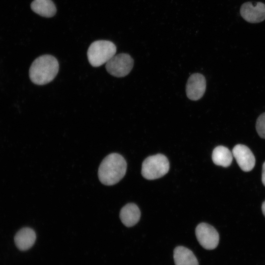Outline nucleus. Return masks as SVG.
<instances>
[{
    "instance_id": "f257e3e1",
    "label": "nucleus",
    "mask_w": 265,
    "mask_h": 265,
    "mask_svg": "<svg viewBox=\"0 0 265 265\" xmlns=\"http://www.w3.org/2000/svg\"><path fill=\"white\" fill-rule=\"evenodd\" d=\"M127 162L124 157L118 153H111L101 162L98 169L100 181L106 186H112L118 183L125 176Z\"/></svg>"
},
{
    "instance_id": "f03ea898",
    "label": "nucleus",
    "mask_w": 265,
    "mask_h": 265,
    "mask_svg": "<svg viewBox=\"0 0 265 265\" xmlns=\"http://www.w3.org/2000/svg\"><path fill=\"white\" fill-rule=\"evenodd\" d=\"M59 64L56 58L50 54H44L36 58L29 70L31 81L37 85H44L52 81L57 75Z\"/></svg>"
},
{
    "instance_id": "7ed1b4c3",
    "label": "nucleus",
    "mask_w": 265,
    "mask_h": 265,
    "mask_svg": "<svg viewBox=\"0 0 265 265\" xmlns=\"http://www.w3.org/2000/svg\"><path fill=\"white\" fill-rule=\"evenodd\" d=\"M115 44L108 40H97L92 43L87 50L89 62L93 67H98L106 63L116 53Z\"/></svg>"
},
{
    "instance_id": "20e7f679",
    "label": "nucleus",
    "mask_w": 265,
    "mask_h": 265,
    "mask_svg": "<svg viewBox=\"0 0 265 265\" xmlns=\"http://www.w3.org/2000/svg\"><path fill=\"white\" fill-rule=\"evenodd\" d=\"M169 169V162L164 155L158 154L146 158L142 162L141 174L147 180H155L165 175Z\"/></svg>"
},
{
    "instance_id": "39448f33",
    "label": "nucleus",
    "mask_w": 265,
    "mask_h": 265,
    "mask_svg": "<svg viewBox=\"0 0 265 265\" xmlns=\"http://www.w3.org/2000/svg\"><path fill=\"white\" fill-rule=\"evenodd\" d=\"M133 66V60L127 53H121L114 55L106 64L107 72L117 78L128 75Z\"/></svg>"
},
{
    "instance_id": "423d86ee",
    "label": "nucleus",
    "mask_w": 265,
    "mask_h": 265,
    "mask_svg": "<svg viewBox=\"0 0 265 265\" xmlns=\"http://www.w3.org/2000/svg\"><path fill=\"white\" fill-rule=\"evenodd\" d=\"M195 235L200 244L207 250L214 249L218 244L219 237L217 231L208 223L199 224L195 229Z\"/></svg>"
},
{
    "instance_id": "0eeeda50",
    "label": "nucleus",
    "mask_w": 265,
    "mask_h": 265,
    "mask_svg": "<svg viewBox=\"0 0 265 265\" xmlns=\"http://www.w3.org/2000/svg\"><path fill=\"white\" fill-rule=\"evenodd\" d=\"M241 17L250 23H258L265 20V4L261 2L244 3L240 9Z\"/></svg>"
},
{
    "instance_id": "6e6552de",
    "label": "nucleus",
    "mask_w": 265,
    "mask_h": 265,
    "mask_svg": "<svg viewBox=\"0 0 265 265\" xmlns=\"http://www.w3.org/2000/svg\"><path fill=\"white\" fill-rule=\"evenodd\" d=\"M232 154L242 171L249 172L253 169L255 158L247 146L240 144L235 145L232 150Z\"/></svg>"
},
{
    "instance_id": "1a4fd4ad",
    "label": "nucleus",
    "mask_w": 265,
    "mask_h": 265,
    "mask_svg": "<svg viewBox=\"0 0 265 265\" xmlns=\"http://www.w3.org/2000/svg\"><path fill=\"white\" fill-rule=\"evenodd\" d=\"M206 87V81L203 75L199 73L191 75L186 85V93L191 100L196 101L204 95Z\"/></svg>"
},
{
    "instance_id": "9d476101",
    "label": "nucleus",
    "mask_w": 265,
    "mask_h": 265,
    "mask_svg": "<svg viewBox=\"0 0 265 265\" xmlns=\"http://www.w3.org/2000/svg\"><path fill=\"white\" fill-rule=\"evenodd\" d=\"M140 214L139 209L136 204L128 203L121 209L120 218L125 226L130 227L139 221Z\"/></svg>"
},
{
    "instance_id": "9b49d317",
    "label": "nucleus",
    "mask_w": 265,
    "mask_h": 265,
    "mask_svg": "<svg viewBox=\"0 0 265 265\" xmlns=\"http://www.w3.org/2000/svg\"><path fill=\"white\" fill-rule=\"evenodd\" d=\"M36 234L30 228L26 227L20 230L16 234L14 240L17 247L25 251L31 248L36 240Z\"/></svg>"
},
{
    "instance_id": "f8f14e48",
    "label": "nucleus",
    "mask_w": 265,
    "mask_h": 265,
    "mask_svg": "<svg viewBox=\"0 0 265 265\" xmlns=\"http://www.w3.org/2000/svg\"><path fill=\"white\" fill-rule=\"evenodd\" d=\"M173 258L175 265H199L192 251L183 246H177L174 249Z\"/></svg>"
},
{
    "instance_id": "ddd939ff",
    "label": "nucleus",
    "mask_w": 265,
    "mask_h": 265,
    "mask_svg": "<svg viewBox=\"0 0 265 265\" xmlns=\"http://www.w3.org/2000/svg\"><path fill=\"white\" fill-rule=\"evenodd\" d=\"M30 7L34 12L46 18L52 17L56 12V6L52 0H34Z\"/></svg>"
},
{
    "instance_id": "4468645a",
    "label": "nucleus",
    "mask_w": 265,
    "mask_h": 265,
    "mask_svg": "<svg viewBox=\"0 0 265 265\" xmlns=\"http://www.w3.org/2000/svg\"><path fill=\"white\" fill-rule=\"evenodd\" d=\"M233 154L229 149L223 146H218L213 150L212 160L213 163L224 167L229 166L233 160Z\"/></svg>"
},
{
    "instance_id": "2eb2a0df",
    "label": "nucleus",
    "mask_w": 265,
    "mask_h": 265,
    "mask_svg": "<svg viewBox=\"0 0 265 265\" xmlns=\"http://www.w3.org/2000/svg\"><path fill=\"white\" fill-rule=\"evenodd\" d=\"M256 129L259 135L265 139V112L261 114L257 119Z\"/></svg>"
},
{
    "instance_id": "dca6fc26",
    "label": "nucleus",
    "mask_w": 265,
    "mask_h": 265,
    "mask_svg": "<svg viewBox=\"0 0 265 265\" xmlns=\"http://www.w3.org/2000/svg\"><path fill=\"white\" fill-rule=\"evenodd\" d=\"M262 181L263 185L265 186V161L262 167Z\"/></svg>"
},
{
    "instance_id": "f3484780",
    "label": "nucleus",
    "mask_w": 265,
    "mask_h": 265,
    "mask_svg": "<svg viewBox=\"0 0 265 265\" xmlns=\"http://www.w3.org/2000/svg\"><path fill=\"white\" fill-rule=\"evenodd\" d=\"M262 210L264 216H265V201L262 204Z\"/></svg>"
}]
</instances>
